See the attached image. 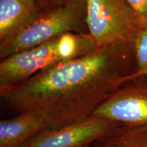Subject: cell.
<instances>
[{
	"label": "cell",
	"mask_w": 147,
	"mask_h": 147,
	"mask_svg": "<svg viewBox=\"0 0 147 147\" xmlns=\"http://www.w3.org/2000/svg\"><path fill=\"white\" fill-rule=\"evenodd\" d=\"M135 47L113 44L64 61L27 80L0 91L1 97L20 113L36 115L47 129L84 121L131 80Z\"/></svg>",
	"instance_id": "6da1fadb"
},
{
	"label": "cell",
	"mask_w": 147,
	"mask_h": 147,
	"mask_svg": "<svg viewBox=\"0 0 147 147\" xmlns=\"http://www.w3.org/2000/svg\"><path fill=\"white\" fill-rule=\"evenodd\" d=\"M68 32L89 33L86 0H77L58 8L41 10L28 25L0 42V58L2 60Z\"/></svg>",
	"instance_id": "7a4b0ae2"
},
{
	"label": "cell",
	"mask_w": 147,
	"mask_h": 147,
	"mask_svg": "<svg viewBox=\"0 0 147 147\" xmlns=\"http://www.w3.org/2000/svg\"><path fill=\"white\" fill-rule=\"evenodd\" d=\"M87 25L98 47L113 44L135 47L144 28L126 0H86Z\"/></svg>",
	"instance_id": "3957f363"
},
{
	"label": "cell",
	"mask_w": 147,
	"mask_h": 147,
	"mask_svg": "<svg viewBox=\"0 0 147 147\" xmlns=\"http://www.w3.org/2000/svg\"><path fill=\"white\" fill-rule=\"evenodd\" d=\"M118 123L100 117L57 129H46L31 138L20 147H84L100 141Z\"/></svg>",
	"instance_id": "277c9868"
},
{
	"label": "cell",
	"mask_w": 147,
	"mask_h": 147,
	"mask_svg": "<svg viewBox=\"0 0 147 147\" xmlns=\"http://www.w3.org/2000/svg\"><path fill=\"white\" fill-rule=\"evenodd\" d=\"M57 38L1 60L0 91L21 83L40 71L61 62L56 50Z\"/></svg>",
	"instance_id": "5b68a950"
},
{
	"label": "cell",
	"mask_w": 147,
	"mask_h": 147,
	"mask_svg": "<svg viewBox=\"0 0 147 147\" xmlns=\"http://www.w3.org/2000/svg\"><path fill=\"white\" fill-rule=\"evenodd\" d=\"M126 82L99 106L93 116L124 125L147 124V83Z\"/></svg>",
	"instance_id": "8992f818"
},
{
	"label": "cell",
	"mask_w": 147,
	"mask_h": 147,
	"mask_svg": "<svg viewBox=\"0 0 147 147\" xmlns=\"http://www.w3.org/2000/svg\"><path fill=\"white\" fill-rule=\"evenodd\" d=\"M40 12L36 0H0V42L19 32Z\"/></svg>",
	"instance_id": "52a82bcc"
},
{
	"label": "cell",
	"mask_w": 147,
	"mask_h": 147,
	"mask_svg": "<svg viewBox=\"0 0 147 147\" xmlns=\"http://www.w3.org/2000/svg\"><path fill=\"white\" fill-rule=\"evenodd\" d=\"M47 129L31 113H22L0 122V147H20L31 138Z\"/></svg>",
	"instance_id": "ba28073f"
},
{
	"label": "cell",
	"mask_w": 147,
	"mask_h": 147,
	"mask_svg": "<svg viewBox=\"0 0 147 147\" xmlns=\"http://www.w3.org/2000/svg\"><path fill=\"white\" fill-rule=\"evenodd\" d=\"M97 48L89 33H65L56 40L57 53L61 61L84 56Z\"/></svg>",
	"instance_id": "9c48e42d"
},
{
	"label": "cell",
	"mask_w": 147,
	"mask_h": 147,
	"mask_svg": "<svg viewBox=\"0 0 147 147\" xmlns=\"http://www.w3.org/2000/svg\"><path fill=\"white\" fill-rule=\"evenodd\" d=\"M100 142L103 147H147V124L117 125Z\"/></svg>",
	"instance_id": "30bf717a"
},
{
	"label": "cell",
	"mask_w": 147,
	"mask_h": 147,
	"mask_svg": "<svg viewBox=\"0 0 147 147\" xmlns=\"http://www.w3.org/2000/svg\"><path fill=\"white\" fill-rule=\"evenodd\" d=\"M135 55L137 70L132 78H137L140 74L147 69V27L140 31L135 42Z\"/></svg>",
	"instance_id": "8fae6325"
},
{
	"label": "cell",
	"mask_w": 147,
	"mask_h": 147,
	"mask_svg": "<svg viewBox=\"0 0 147 147\" xmlns=\"http://www.w3.org/2000/svg\"><path fill=\"white\" fill-rule=\"evenodd\" d=\"M136 12L144 27H147V0H126Z\"/></svg>",
	"instance_id": "7c38bea8"
},
{
	"label": "cell",
	"mask_w": 147,
	"mask_h": 147,
	"mask_svg": "<svg viewBox=\"0 0 147 147\" xmlns=\"http://www.w3.org/2000/svg\"><path fill=\"white\" fill-rule=\"evenodd\" d=\"M77 0H36L41 10H48L66 5Z\"/></svg>",
	"instance_id": "4fadbf2b"
},
{
	"label": "cell",
	"mask_w": 147,
	"mask_h": 147,
	"mask_svg": "<svg viewBox=\"0 0 147 147\" xmlns=\"http://www.w3.org/2000/svg\"><path fill=\"white\" fill-rule=\"evenodd\" d=\"M147 76V69L145 71H143V72L140 74L138 77H140V76Z\"/></svg>",
	"instance_id": "5bb4252c"
},
{
	"label": "cell",
	"mask_w": 147,
	"mask_h": 147,
	"mask_svg": "<svg viewBox=\"0 0 147 147\" xmlns=\"http://www.w3.org/2000/svg\"><path fill=\"white\" fill-rule=\"evenodd\" d=\"M97 147H103V146H102V145H101V144H100V146H97Z\"/></svg>",
	"instance_id": "9a60e30c"
}]
</instances>
